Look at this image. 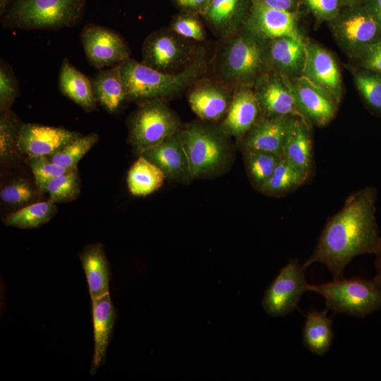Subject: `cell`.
I'll list each match as a JSON object with an SVG mask.
<instances>
[{
  "instance_id": "1",
  "label": "cell",
  "mask_w": 381,
  "mask_h": 381,
  "mask_svg": "<svg viewBox=\"0 0 381 381\" xmlns=\"http://www.w3.org/2000/svg\"><path fill=\"white\" fill-rule=\"evenodd\" d=\"M376 190L366 187L349 195L342 208L326 223L317 246L303 265H325L334 279L343 278L356 256L375 254L380 235L375 218Z\"/></svg>"
},
{
  "instance_id": "2",
  "label": "cell",
  "mask_w": 381,
  "mask_h": 381,
  "mask_svg": "<svg viewBox=\"0 0 381 381\" xmlns=\"http://www.w3.org/2000/svg\"><path fill=\"white\" fill-rule=\"evenodd\" d=\"M206 67L205 52L201 49L188 64L174 73L159 71L131 58L120 64L126 99L139 104L179 93L199 80Z\"/></svg>"
},
{
  "instance_id": "3",
  "label": "cell",
  "mask_w": 381,
  "mask_h": 381,
  "mask_svg": "<svg viewBox=\"0 0 381 381\" xmlns=\"http://www.w3.org/2000/svg\"><path fill=\"white\" fill-rule=\"evenodd\" d=\"M179 134L193 179L216 175L229 164V136L219 126L194 123L181 127Z\"/></svg>"
},
{
  "instance_id": "4",
  "label": "cell",
  "mask_w": 381,
  "mask_h": 381,
  "mask_svg": "<svg viewBox=\"0 0 381 381\" xmlns=\"http://www.w3.org/2000/svg\"><path fill=\"white\" fill-rule=\"evenodd\" d=\"M85 0H13L3 15V25L23 30H56L82 19Z\"/></svg>"
},
{
  "instance_id": "5",
  "label": "cell",
  "mask_w": 381,
  "mask_h": 381,
  "mask_svg": "<svg viewBox=\"0 0 381 381\" xmlns=\"http://www.w3.org/2000/svg\"><path fill=\"white\" fill-rule=\"evenodd\" d=\"M308 291L320 294L327 310L364 318L381 308V277L373 279L341 278L308 286Z\"/></svg>"
},
{
  "instance_id": "6",
  "label": "cell",
  "mask_w": 381,
  "mask_h": 381,
  "mask_svg": "<svg viewBox=\"0 0 381 381\" xmlns=\"http://www.w3.org/2000/svg\"><path fill=\"white\" fill-rule=\"evenodd\" d=\"M219 70L226 83L253 87L258 78L268 72L265 41L242 29L226 43Z\"/></svg>"
},
{
  "instance_id": "7",
  "label": "cell",
  "mask_w": 381,
  "mask_h": 381,
  "mask_svg": "<svg viewBox=\"0 0 381 381\" xmlns=\"http://www.w3.org/2000/svg\"><path fill=\"white\" fill-rule=\"evenodd\" d=\"M181 121L164 100H152L140 104L129 121L130 141L140 155L178 133Z\"/></svg>"
},
{
  "instance_id": "8",
  "label": "cell",
  "mask_w": 381,
  "mask_h": 381,
  "mask_svg": "<svg viewBox=\"0 0 381 381\" xmlns=\"http://www.w3.org/2000/svg\"><path fill=\"white\" fill-rule=\"evenodd\" d=\"M329 24L340 47L357 59L368 47L381 40V24L362 3L345 7Z\"/></svg>"
},
{
  "instance_id": "9",
  "label": "cell",
  "mask_w": 381,
  "mask_h": 381,
  "mask_svg": "<svg viewBox=\"0 0 381 381\" xmlns=\"http://www.w3.org/2000/svg\"><path fill=\"white\" fill-rule=\"evenodd\" d=\"M306 269L296 259H291L281 269L262 298V307L268 315L284 316L297 308L301 296L308 291Z\"/></svg>"
},
{
  "instance_id": "10",
  "label": "cell",
  "mask_w": 381,
  "mask_h": 381,
  "mask_svg": "<svg viewBox=\"0 0 381 381\" xmlns=\"http://www.w3.org/2000/svg\"><path fill=\"white\" fill-rule=\"evenodd\" d=\"M80 38L86 59L95 68L101 70L130 59L127 42L109 28L88 23L82 29Z\"/></svg>"
},
{
  "instance_id": "11",
  "label": "cell",
  "mask_w": 381,
  "mask_h": 381,
  "mask_svg": "<svg viewBox=\"0 0 381 381\" xmlns=\"http://www.w3.org/2000/svg\"><path fill=\"white\" fill-rule=\"evenodd\" d=\"M186 42V38L171 29L155 31L143 42L142 62L159 71L174 73L179 67L189 64L195 55H191V47Z\"/></svg>"
},
{
  "instance_id": "12",
  "label": "cell",
  "mask_w": 381,
  "mask_h": 381,
  "mask_svg": "<svg viewBox=\"0 0 381 381\" xmlns=\"http://www.w3.org/2000/svg\"><path fill=\"white\" fill-rule=\"evenodd\" d=\"M282 78L294 97L301 116L307 122L322 127L334 119L337 104L329 92L303 75Z\"/></svg>"
},
{
  "instance_id": "13",
  "label": "cell",
  "mask_w": 381,
  "mask_h": 381,
  "mask_svg": "<svg viewBox=\"0 0 381 381\" xmlns=\"http://www.w3.org/2000/svg\"><path fill=\"white\" fill-rule=\"evenodd\" d=\"M243 29L264 41L285 36L303 39L296 12L272 8L260 0H251L250 14Z\"/></svg>"
},
{
  "instance_id": "14",
  "label": "cell",
  "mask_w": 381,
  "mask_h": 381,
  "mask_svg": "<svg viewBox=\"0 0 381 381\" xmlns=\"http://www.w3.org/2000/svg\"><path fill=\"white\" fill-rule=\"evenodd\" d=\"M82 135L61 127L23 123L19 134L18 150L27 157L50 156Z\"/></svg>"
},
{
  "instance_id": "15",
  "label": "cell",
  "mask_w": 381,
  "mask_h": 381,
  "mask_svg": "<svg viewBox=\"0 0 381 381\" xmlns=\"http://www.w3.org/2000/svg\"><path fill=\"white\" fill-rule=\"evenodd\" d=\"M306 59L302 75L329 92L338 105L342 95L339 66L332 54L319 44L305 42Z\"/></svg>"
},
{
  "instance_id": "16",
  "label": "cell",
  "mask_w": 381,
  "mask_h": 381,
  "mask_svg": "<svg viewBox=\"0 0 381 381\" xmlns=\"http://www.w3.org/2000/svg\"><path fill=\"white\" fill-rule=\"evenodd\" d=\"M232 100L219 126L229 137L241 140L262 116L253 87L235 86Z\"/></svg>"
},
{
  "instance_id": "17",
  "label": "cell",
  "mask_w": 381,
  "mask_h": 381,
  "mask_svg": "<svg viewBox=\"0 0 381 381\" xmlns=\"http://www.w3.org/2000/svg\"><path fill=\"white\" fill-rule=\"evenodd\" d=\"M253 89L262 116L301 117L289 88L279 75L265 73L255 82Z\"/></svg>"
},
{
  "instance_id": "18",
  "label": "cell",
  "mask_w": 381,
  "mask_h": 381,
  "mask_svg": "<svg viewBox=\"0 0 381 381\" xmlns=\"http://www.w3.org/2000/svg\"><path fill=\"white\" fill-rule=\"evenodd\" d=\"M268 72L291 78L302 75L306 59L305 41L285 36L265 41Z\"/></svg>"
},
{
  "instance_id": "19",
  "label": "cell",
  "mask_w": 381,
  "mask_h": 381,
  "mask_svg": "<svg viewBox=\"0 0 381 381\" xmlns=\"http://www.w3.org/2000/svg\"><path fill=\"white\" fill-rule=\"evenodd\" d=\"M233 97L231 90L222 83L198 80L188 95V102L202 120L217 121L226 116Z\"/></svg>"
},
{
  "instance_id": "20",
  "label": "cell",
  "mask_w": 381,
  "mask_h": 381,
  "mask_svg": "<svg viewBox=\"0 0 381 381\" xmlns=\"http://www.w3.org/2000/svg\"><path fill=\"white\" fill-rule=\"evenodd\" d=\"M294 117L261 116L240 140L242 150H261L282 156Z\"/></svg>"
},
{
  "instance_id": "21",
  "label": "cell",
  "mask_w": 381,
  "mask_h": 381,
  "mask_svg": "<svg viewBox=\"0 0 381 381\" xmlns=\"http://www.w3.org/2000/svg\"><path fill=\"white\" fill-rule=\"evenodd\" d=\"M179 132L166 138L140 155L157 166L167 179L188 183L193 179Z\"/></svg>"
},
{
  "instance_id": "22",
  "label": "cell",
  "mask_w": 381,
  "mask_h": 381,
  "mask_svg": "<svg viewBox=\"0 0 381 381\" xmlns=\"http://www.w3.org/2000/svg\"><path fill=\"white\" fill-rule=\"evenodd\" d=\"M251 0H210L200 14L223 37L242 30L248 18Z\"/></svg>"
},
{
  "instance_id": "23",
  "label": "cell",
  "mask_w": 381,
  "mask_h": 381,
  "mask_svg": "<svg viewBox=\"0 0 381 381\" xmlns=\"http://www.w3.org/2000/svg\"><path fill=\"white\" fill-rule=\"evenodd\" d=\"M94 352L90 374L95 375L106 361L111 341L116 311L109 294L92 300Z\"/></svg>"
},
{
  "instance_id": "24",
  "label": "cell",
  "mask_w": 381,
  "mask_h": 381,
  "mask_svg": "<svg viewBox=\"0 0 381 381\" xmlns=\"http://www.w3.org/2000/svg\"><path fill=\"white\" fill-rule=\"evenodd\" d=\"M79 257L91 299L109 294L111 272L103 245L100 243L89 244L83 248Z\"/></svg>"
},
{
  "instance_id": "25",
  "label": "cell",
  "mask_w": 381,
  "mask_h": 381,
  "mask_svg": "<svg viewBox=\"0 0 381 381\" xmlns=\"http://www.w3.org/2000/svg\"><path fill=\"white\" fill-rule=\"evenodd\" d=\"M59 87L64 95L90 112L96 109L92 81L75 68L68 59L61 62L59 74Z\"/></svg>"
},
{
  "instance_id": "26",
  "label": "cell",
  "mask_w": 381,
  "mask_h": 381,
  "mask_svg": "<svg viewBox=\"0 0 381 381\" xmlns=\"http://www.w3.org/2000/svg\"><path fill=\"white\" fill-rule=\"evenodd\" d=\"M92 83L97 102L108 112H116L127 101L120 64L101 69Z\"/></svg>"
},
{
  "instance_id": "27",
  "label": "cell",
  "mask_w": 381,
  "mask_h": 381,
  "mask_svg": "<svg viewBox=\"0 0 381 381\" xmlns=\"http://www.w3.org/2000/svg\"><path fill=\"white\" fill-rule=\"evenodd\" d=\"M308 122L295 116L283 150V157L310 176L313 169V144Z\"/></svg>"
},
{
  "instance_id": "28",
  "label": "cell",
  "mask_w": 381,
  "mask_h": 381,
  "mask_svg": "<svg viewBox=\"0 0 381 381\" xmlns=\"http://www.w3.org/2000/svg\"><path fill=\"white\" fill-rule=\"evenodd\" d=\"M327 313V310L309 312L303 328L304 346L320 356L328 351L334 337L332 321Z\"/></svg>"
},
{
  "instance_id": "29",
  "label": "cell",
  "mask_w": 381,
  "mask_h": 381,
  "mask_svg": "<svg viewBox=\"0 0 381 381\" xmlns=\"http://www.w3.org/2000/svg\"><path fill=\"white\" fill-rule=\"evenodd\" d=\"M166 179L157 166L139 155L128 172L127 186L133 195L146 196L161 188Z\"/></svg>"
},
{
  "instance_id": "30",
  "label": "cell",
  "mask_w": 381,
  "mask_h": 381,
  "mask_svg": "<svg viewBox=\"0 0 381 381\" xmlns=\"http://www.w3.org/2000/svg\"><path fill=\"white\" fill-rule=\"evenodd\" d=\"M308 177L301 169L282 157L260 192L269 196H281L298 188Z\"/></svg>"
},
{
  "instance_id": "31",
  "label": "cell",
  "mask_w": 381,
  "mask_h": 381,
  "mask_svg": "<svg viewBox=\"0 0 381 381\" xmlns=\"http://www.w3.org/2000/svg\"><path fill=\"white\" fill-rule=\"evenodd\" d=\"M56 213L55 203L49 200L27 205L6 215V226L20 229H35L49 222Z\"/></svg>"
},
{
  "instance_id": "32",
  "label": "cell",
  "mask_w": 381,
  "mask_h": 381,
  "mask_svg": "<svg viewBox=\"0 0 381 381\" xmlns=\"http://www.w3.org/2000/svg\"><path fill=\"white\" fill-rule=\"evenodd\" d=\"M243 152L248 178L252 185L260 191L283 157L255 150H247Z\"/></svg>"
},
{
  "instance_id": "33",
  "label": "cell",
  "mask_w": 381,
  "mask_h": 381,
  "mask_svg": "<svg viewBox=\"0 0 381 381\" xmlns=\"http://www.w3.org/2000/svg\"><path fill=\"white\" fill-rule=\"evenodd\" d=\"M23 123L11 109L0 115V159L1 164H9L19 159V134Z\"/></svg>"
},
{
  "instance_id": "34",
  "label": "cell",
  "mask_w": 381,
  "mask_h": 381,
  "mask_svg": "<svg viewBox=\"0 0 381 381\" xmlns=\"http://www.w3.org/2000/svg\"><path fill=\"white\" fill-rule=\"evenodd\" d=\"M99 138L95 133L83 135L48 157L53 162L67 169L77 167L80 160L98 142Z\"/></svg>"
},
{
  "instance_id": "35",
  "label": "cell",
  "mask_w": 381,
  "mask_h": 381,
  "mask_svg": "<svg viewBox=\"0 0 381 381\" xmlns=\"http://www.w3.org/2000/svg\"><path fill=\"white\" fill-rule=\"evenodd\" d=\"M46 193L49 195V200L55 204L75 200L80 193L77 167L52 179L47 186Z\"/></svg>"
},
{
  "instance_id": "36",
  "label": "cell",
  "mask_w": 381,
  "mask_h": 381,
  "mask_svg": "<svg viewBox=\"0 0 381 381\" xmlns=\"http://www.w3.org/2000/svg\"><path fill=\"white\" fill-rule=\"evenodd\" d=\"M27 163L32 172L35 185L40 193H46L49 182L69 169L53 162L48 156L27 157Z\"/></svg>"
},
{
  "instance_id": "37",
  "label": "cell",
  "mask_w": 381,
  "mask_h": 381,
  "mask_svg": "<svg viewBox=\"0 0 381 381\" xmlns=\"http://www.w3.org/2000/svg\"><path fill=\"white\" fill-rule=\"evenodd\" d=\"M356 87L368 106L381 114V73L369 71L354 75Z\"/></svg>"
},
{
  "instance_id": "38",
  "label": "cell",
  "mask_w": 381,
  "mask_h": 381,
  "mask_svg": "<svg viewBox=\"0 0 381 381\" xmlns=\"http://www.w3.org/2000/svg\"><path fill=\"white\" fill-rule=\"evenodd\" d=\"M196 14L183 11L174 17L170 29L186 39L203 41L205 39L204 28Z\"/></svg>"
},
{
  "instance_id": "39",
  "label": "cell",
  "mask_w": 381,
  "mask_h": 381,
  "mask_svg": "<svg viewBox=\"0 0 381 381\" xmlns=\"http://www.w3.org/2000/svg\"><path fill=\"white\" fill-rule=\"evenodd\" d=\"M19 95L18 81L11 66L4 60L0 63V111L11 109Z\"/></svg>"
},
{
  "instance_id": "40",
  "label": "cell",
  "mask_w": 381,
  "mask_h": 381,
  "mask_svg": "<svg viewBox=\"0 0 381 381\" xmlns=\"http://www.w3.org/2000/svg\"><path fill=\"white\" fill-rule=\"evenodd\" d=\"M35 196V190L28 181L18 179L11 181L4 186L0 191L2 201L10 205H25Z\"/></svg>"
},
{
  "instance_id": "41",
  "label": "cell",
  "mask_w": 381,
  "mask_h": 381,
  "mask_svg": "<svg viewBox=\"0 0 381 381\" xmlns=\"http://www.w3.org/2000/svg\"><path fill=\"white\" fill-rule=\"evenodd\" d=\"M315 17L328 23L334 19L341 10V0H303Z\"/></svg>"
},
{
  "instance_id": "42",
  "label": "cell",
  "mask_w": 381,
  "mask_h": 381,
  "mask_svg": "<svg viewBox=\"0 0 381 381\" xmlns=\"http://www.w3.org/2000/svg\"><path fill=\"white\" fill-rule=\"evenodd\" d=\"M358 59L365 68L381 73V40L368 47Z\"/></svg>"
},
{
  "instance_id": "43",
  "label": "cell",
  "mask_w": 381,
  "mask_h": 381,
  "mask_svg": "<svg viewBox=\"0 0 381 381\" xmlns=\"http://www.w3.org/2000/svg\"><path fill=\"white\" fill-rule=\"evenodd\" d=\"M183 11L195 14H200L210 0H173Z\"/></svg>"
},
{
  "instance_id": "44",
  "label": "cell",
  "mask_w": 381,
  "mask_h": 381,
  "mask_svg": "<svg viewBox=\"0 0 381 381\" xmlns=\"http://www.w3.org/2000/svg\"><path fill=\"white\" fill-rule=\"evenodd\" d=\"M266 6L279 10L296 12L297 0H260Z\"/></svg>"
},
{
  "instance_id": "45",
  "label": "cell",
  "mask_w": 381,
  "mask_h": 381,
  "mask_svg": "<svg viewBox=\"0 0 381 381\" xmlns=\"http://www.w3.org/2000/svg\"><path fill=\"white\" fill-rule=\"evenodd\" d=\"M362 4L374 18L381 24V0H363Z\"/></svg>"
},
{
  "instance_id": "46",
  "label": "cell",
  "mask_w": 381,
  "mask_h": 381,
  "mask_svg": "<svg viewBox=\"0 0 381 381\" xmlns=\"http://www.w3.org/2000/svg\"><path fill=\"white\" fill-rule=\"evenodd\" d=\"M375 255H376V259L375 262V267L377 271L376 274L381 277V236L379 247Z\"/></svg>"
},
{
  "instance_id": "47",
  "label": "cell",
  "mask_w": 381,
  "mask_h": 381,
  "mask_svg": "<svg viewBox=\"0 0 381 381\" xmlns=\"http://www.w3.org/2000/svg\"><path fill=\"white\" fill-rule=\"evenodd\" d=\"M13 0H0V14L3 16Z\"/></svg>"
},
{
  "instance_id": "48",
  "label": "cell",
  "mask_w": 381,
  "mask_h": 381,
  "mask_svg": "<svg viewBox=\"0 0 381 381\" xmlns=\"http://www.w3.org/2000/svg\"><path fill=\"white\" fill-rule=\"evenodd\" d=\"M363 0H341V6L344 7L352 6L362 3Z\"/></svg>"
}]
</instances>
